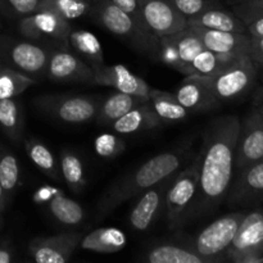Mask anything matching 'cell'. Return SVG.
I'll use <instances>...</instances> for the list:
<instances>
[{"mask_svg":"<svg viewBox=\"0 0 263 263\" xmlns=\"http://www.w3.org/2000/svg\"><path fill=\"white\" fill-rule=\"evenodd\" d=\"M199 36L205 49L215 53H234L249 55L251 36L247 33L230 32V31L208 30L202 27H190Z\"/></svg>","mask_w":263,"mask_h":263,"instance_id":"obj_19","label":"cell"},{"mask_svg":"<svg viewBox=\"0 0 263 263\" xmlns=\"http://www.w3.org/2000/svg\"><path fill=\"white\" fill-rule=\"evenodd\" d=\"M92 82L99 86L112 87L117 91L149 100L151 86L146 84L145 80L136 76L123 64H113V66L100 64L95 67Z\"/></svg>","mask_w":263,"mask_h":263,"instance_id":"obj_16","label":"cell"},{"mask_svg":"<svg viewBox=\"0 0 263 263\" xmlns=\"http://www.w3.org/2000/svg\"><path fill=\"white\" fill-rule=\"evenodd\" d=\"M68 48L73 50L87 64L95 67L104 64V53L99 39L86 30H73L68 36Z\"/></svg>","mask_w":263,"mask_h":263,"instance_id":"obj_23","label":"cell"},{"mask_svg":"<svg viewBox=\"0 0 263 263\" xmlns=\"http://www.w3.org/2000/svg\"><path fill=\"white\" fill-rule=\"evenodd\" d=\"M235 4H239V3H246V2H252V0H233Z\"/></svg>","mask_w":263,"mask_h":263,"instance_id":"obj_47","label":"cell"},{"mask_svg":"<svg viewBox=\"0 0 263 263\" xmlns=\"http://www.w3.org/2000/svg\"><path fill=\"white\" fill-rule=\"evenodd\" d=\"M20 184V164L13 153L0 151V185L5 197L12 194Z\"/></svg>","mask_w":263,"mask_h":263,"instance_id":"obj_34","label":"cell"},{"mask_svg":"<svg viewBox=\"0 0 263 263\" xmlns=\"http://www.w3.org/2000/svg\"><path fill=\"white\" fill-rule=\"evenodd\" d=\"M244 216L246 213L243 212H233L217 218L203 229L186 247L195 252L202 258L203 263L225 261L226 252Z\"/></svg>","mask_w":263,"mask_h":263,"instance_id":"obj_5","label":"cell"},{"mask_svg":"<svg viewBox=\"0 0 263 263\" xmlns=\"http://www.w3.org/2000/svg\"><path fill=\"white\" fill-rule=\"evenodd\" d=\"M81 239V233L41 236L30 241L27 252L37 263H66L80 246Z\"/></svg>","mask_w":263,"mask_h":263,"instance_id":"obj_13","label":"cell"},{"mask_svg":"<svg viewBox=\"0 0 263 263\" xmlns=\"http://www.w3.org/2000/svg\"><path fill=\"white\" fill-rule=\"evenodd\" d=\"M99 100L89 95H41L35 104L41 112L66 123H86L95 120Z\"/></svg>","mask_w":263,"mask_h":263,"instance_id":"obj_7","label":"cell"},{"mask_svg":"<svg viewBox=\"0 0 263 263\" xmlns=\"http://www.w3.org/2000/svg\"><path fill=\"white\" fill-rule=\"evenodd\" d=\"M45 76L57 82H92L94 69L68 46L51 49Z\"/></svg>","mask_w":263,"mask_h":263,"instance_id":"obj_11","label":"cell"},{"mask_svg":"<svg viewBox=\"0 0 263 263\" xmlns=\"http://www.w3.org/2000/svg\"><path fill=\"white\" fill-rule=\"evenodd\" d=\"M175 175L162 180L158 184L153 185L148 190L141 193L143 195L139 198L136 204L131 210L130 216H128V222L134 230L143 233L153 225L156 218L161 213L162 208L164 207L166 193L171 185L172 180H174Z\"/></svg>","mask_w":263,"mask_h":263,"instance_id":"obj_17","label":"cell"},{"mask_svg":"<svg viewBox=\"0 0 263 263\" xmlns=\"http://www.w3.org/2000/svg\"><path fill=\"white\" fill-rule=\"evenodd\" d=\"M168 36L172 40V43H174L181 62H184V63L189 67H192L193 59H194L203 49H205L202 40L199 39V36H198L197 33L194 32V30H192L190 27H186L185 30L179 31V32L174 33V35Z\"/></svg>","mask_w":263,"mask_h":263,"instance_id":"obj_32","label":"cell"},{"mask_svg":"<svg viewBox=\"0 0 263 263\" xmlns=\"http://www.w3.org/2000/svg\"><path fill=\"white\" fill-rule=\"evenodd\" d=\"M257 110H258L259 115H261V116H262V118H263V104L258 105V108H257Z\"/></svg>","mask_w":263,"mask_h":263,"instance_id":"obj_46","label":"cell"},{"mask_svg":"<svg viewBox=\"0 0 263 263\" xmlns=\"http://www.w3.org/2000/svg\"><path fill=\"white\" fill-rule=\"evenodd\" d=\"M256 77V63L249 55H241L215 77H210V81L216 98L222 103L244 94L254 84Z\"/></svg>","mask_w":263,"mask_h":263,"instance_id":"obj_10","label":"cell"},{"mask_svg":"<svg viewBox=\"0 0 263 263\" xmlns=\"http://www.w3.org/2000/svg\"><path fill=\"white\" fill-rule=\"evenodd\" d=\"M12 259V251L8 247H0V263H10Z\"/></svg>","mask_w":263,"mask_h":263,"instance_id":"obj_43","label":"cell"},{"mask_svg":"<svg viewBox=\"0 0 263 263\" xmlns=\"http://www.w3.org/2000/svg\"><path fill=\"white\" fill-rule=\"evenodd\" d=\"M61 176L67 186L73 193H81L86 186L84 164L81 158L71 151H63L61 154Z\"/></svg>","mask_w":263,"mask_h":263,"instance_id":"obj_30","label":"cell"},{"mask_svg":"<svg viewBox=\"0 0 263 263\" xmlns=\"http://www.w3.org/2000/svg\"><path fill=\"white\" fill-rule=\"evenodd\" d=\"M199 181V157L181 172H176L166 193L167 223L170 229H177L184 222L185 215L194 200Z\"/></svg>","mask_w":263,"mask_h":263,"instance_id":"obj_6","label":"cell"},{"mask_svg":"<svg viewBox=\"0 0 263 263\" xmlns=\"http://www.w3.org/2000/svg\"><path fill=\"white\" fill-rule=\"evenodd\" d=\"M91 0H43L39 10H49L67 21L77 20L91 12Z\"/></svg>","mask_w":263,"mask_h":263,"instance_id":"obj_33","label":"cell"},{"mask_svg":"<svg viewBox=\"0 0 263 263\" xmlns=\"http://www.w3.org/2000/svg\"><path fill=\"white\" fill-rule=\"evenodd\" d=\"M149 102L162 121L175 122V121L184 120L187 116V110L177 102L175 94L171 92L151 87Z\"/></svg>","mask_w":263,"mask_h":263,"instance_id":"obj_27","label":"cell"},{"mask_svg":"<svg viewBox=\"0 0 263 263\" xmlns=\"http://www.w3.org/2000/svg\"><path fill=\"white\" fill-rule=\"evenodd\" d=\"M50 51L44 44L0 35V63L35 80L45 76Z\"/></svg>","mask_w":263,"mask_h":263,"instance_id":"obj_4","label":"cell"},{"mask_svg":"<svg viewBox=\"0 0 263 263\" xmlns=\"http://www.w3.org/2000/svg\"><path fill=\"white\" fill-rule=\"evenodd\" d=\"M187 156V148L162 152L113 182L98 202L97 220L107 217L121 204L176 174L186 161Z\"/></svg>","mask_w":263,"mask_h":263,"instance_id":"obj_2","label":"cell"},{"mask_svg":"<svg viewBox=\"0 0 263 263\" xmlns=\"http://www.w3.org/2000/svg\"><path fill=\"white\" fill-rule=\"evenodd\" d=\"M149 263H203L202 258L187 247L161 244L149 249L144 257Z\"/></svg>","mask_w":263,"mask_h":263,"instance_id":"obj_26","label":"cell"},{"mask_svg":"<svg viewBox=\"0 0 263 263\" xmlns=\"http://www.w3.org/2000/svg\"><path fill=\"white\" fill-rule=\"evenodd\" d=\"M95 152L103 158H115L125 152L126 144L123 139L113 135V134H102L95 139Z\"/></svg>","mask_w":263,"mask_h":263,"instance_id":"obj_35","label":"cell"},{"mask_svg":"<svg viewBox=\"0 0 263 263\" xmlns=\"http://www.w3.org/2000/svg\"><path fill=\"white\" fill-rule=\"evenodd\" d=\"M263 159V118L256 109L240 121L238 144L235 151V170Z\"/></svg>","mask_w":263,"mask_h":263,"instance_id":"obj_14","label":"cell"},{"mask_svg":"<svg viewBox=\"0 0 263 263\" xmlns=\"http://www.w3.org/2000/svg\"><path fill=\"white\" fill-rule=\"evenodd\" d=\"M225 261L263 262V208L244 216L225 254Z\"/></svg>","mask_w":263,"mask_h":263,"instance_id":"obj_8","label":"cell"},{"mask_svg":"<svg viewBox=\"0 0 263 263\" xmlns=\"http://www.w3.org/2000/svg\"><path fill=\"white\" fill-rule=\"evenodd\" d=\"M109 2H112L113 4L117 5L120 9H122L123 12L127 13L128 15H131V17H133L134 20L139 23V25L143 26V27H145V28H148L146 27L145 22H144V20H143V14H141V9H140V5H139V0H109Z\"/></svg>","mask_w":263,"mask_h":263,"instance_id":"obj_40","label":"cell"},{"mask_svg":"<svg viewBox=\"0 0 263 263\" xmlns=\"http://www.w3.org/2000/svg\"><path fill=\"white\" fill-rule=\"evenodd\" d=\"M240 120L222 116L210 123L204 133L199 157V181L197 194L185 215L197 218L215 212L226 198L235 170V151Z\"/></svg>","mask_w":263,"mask_h":263,"instance_id":"obj_1","label":"cell"},{"mask_svg":"<svg viewBox=\"0 0 263 263\" xmlns=\"http://www.w3.org/2000/svg\"><path fill=\"white\" fill-rule=\"evenodd\" d=\"M249 57L254 63L263 66V37H251Z\"/></svg>","mask_w":263,"mask_h":263,"instance_id":"obj_41","label":"cell"},{"mask_svg":"<svg viewBox=\"0 0 263 263\" xmlns=\"http://www.w3.org/2000/svg\"><path fill=\"white\" fill-rule=\"evenodd\" d=\"M234 14L240 18L246 25L253 17L263 14V0H252V2L235 4L234 5Z\"/></svg>","mask_w":263,"mask_h":263,"instance_id":"obj_38","label":"cell"},{"mask_svg":"<svg viewBox=\"0 0 263 263\" xmlns=\"http://www.w3.org/2000/svg\"><path fill=\"white\" fill-rule=\"evenodd\" d=\"M171 3L186 18L194 17L202 13L203 10L212 7V3L210 0H171Z\"/></svg>","mask_w":263,"mask_h":263,"instance_id":"obj_37","label":"cell"},{"mask_svg":"<svg viewBox=\"0 0 263 263\" xmlns=\"http://www.w3.org/2000/svg\"><path fill=\"white\" fill-rule=\"evenodd\" d=\"M12 13L18 17L32 14L37 12L43 0H4Z\"/></svg>","mask_w":263,"mask_h":263,"instance_id":"obj_39","label":"cell"},{"mask_svg":"<svg viewBox=\"0 0 263 263\" xmlns=\"http://www.w3.org/2000/svg\"><path fill=\"white\" fill-rule=\"evenodd\" d=\"M5 203H7V197H5L2 185H0V212L5 208Z\"/></svg>","mask_w":263,"mask_h":263,"instance_id":"obj_45","label":"cell"},{"mask_svg":"<svg viewBox=\"0 0 263 263\" xmlns=\"http://www.w3.org/2000/svg\"><path fill=\"white\" fill-rule=\"evenodd\" d=\"M35 84L36 80L32 77L0 63V99L18 97Z\"/></svg>","mask_w":263,"mask_h":263,"instance_id":"obj_31","label":"cell"},{"mask_svg":"<svg viewBox=\"0 0 263 263\" xmlns=\"http://www.w3.org/2000/svg\"><path fill=\"white\" fill-rule=\"evenodd\" d=\"M48 210L58 222L63 225H79L84 220V210L76 200L66 197L61 190H55L48 200Z\"/></svg>","mask_w":263,"mask_h":263,"instance_id":"obj_25","label":"cell"},{"mask_svg":"<svg viewBox=\"0 0 263 263\" xmlns=\"http://www.w3.org/2000/svg\"><path fill=\"white\" fill-rule=\"evenodd\" d=\"M0 128L12 141L17 143L22 139V108L13 98L0 99Z\"/></svg>","mask_w":263,"mask_h":263,"instance_id":"obj_28","label":"cell"},{"mask_svg":"<svg viewBox=\"0 0 263 263\" xmlns=\"http://www.w3.org/2000/svg\"><path fill=\"white\" fill-rule=\"evenodd\" d=\"M146 99H143L140 97L117 91L99 103L95 120L99 125H112L115 121H117L118 118L125 116L133 108L141 104Z\"/></svg>","mask_w":263,"mask_h":263,"instance_id":"obj_24","label":"cell"},{"mask_svg":"<svg viewBox=\"0 0 263 263\" xmlns=\"http://www.w3.org/2000/svg\"><path fill=\"white\" fill-rule=\"evenodd\" d=\"M192 67L194 68L195 73L202 74L207 77H215L216 74L222 71L220 62H218L217 53L210 50V49H203L192 62Z\"/></svg>","mask_w":263,"mask_h":263,"instance_id":"obj_36","label":"cell"},{"mask_svg":"<svg viewBox=\"0 0 263 263\" xmlns=\"http://www.w3.org/2000/svg\"><path fill=\"white\" fill-rule=\"evenodd\" d=\"M247 32L251 37H263V14L253 17L246 23Z\"/></svg>","mask_w":263,"mask_h":263,"instance_id":"obj_42","label":"cell"},{"mask_svg":"<svg viewBox=\"0 0 263 263\" xmlns=\"http://www.w3.org/2000/svg\"><path fill=\"white\" fill-rule=\"evenodd\" d=\"M139 5L146 27L159 37L187 27V18L175 8L171 0H139Z\"/></svg>","mask_w":263,"mask_h":263,"instance_id":"obj_12","label":"cell"},{"mask_svg":"<svg viewBox=\"0 0 263 263\" xmlns=\"http://www.w3.org/2000/svg\"><path fill=\"white\" fill-rule=\"evenodd\" d=\"M126 235L117 228H99L86 236H82L80 247L85 251L97 252L103 254H112L125 248Z\"/></svg>","mask_w":263,"mask_h":263,"instance_id":"obj_22","label":"cell"},{"mask_svg":"<svg viewBox=\"0 0 263 263\" xmlns=\"http://www.w3.org/2000/svg\"><path fill=\"white\" fill-rule=\"evenodd\" d=\"M162 123L163 121L157 115L151 102L145 100L133 108L125 116L115 121L112 123V127L118 134H134L139 131L154 130V128L161 127Z\"/></svg>","mask_w":263,"mask_h":263,"instance_id":"obj_20","label":"cell"},{"mask_svg":"<svg viewBox=\"0 0 263 263\" xmlns=\"http://www.w3.org/2000/svg\"><path fill=\"white\" fill-rule=\"evenodd\" d=\"M21 36L35 43L68 46V36L72 30L69 21L49 10H37L20 20L17 27Z\"/></svg>","mask_w":263,"mask_h":263,"instance_id":"obj_9","label":"cell"},{"mask_svg":"<svg viewBox=\"0 0 263 263\" xmlns=\"http://www.w3.org/2000/svg\"><path fill=\"white\" fill-rule=\"evenodd\" d=\"M254 104L256 105L263 104V86L259 87V89L257 90L256 95H254Z\"/></svg>","mask_w":263,"mask_h":263,"instance_id":"obj_44","label":"cell"},{"mask_svg":"<svg viewBox=\"0 0 263 263\" xmlns=\"http://www.w3.org/2000/svg\"><path fill=\"white\" fill-rule=\"evenodd\" d=\"M175 97L187 112H208L221 105L211 86L210 77L198 73L185 76Z\"/></svg>","mask_w":263,"mask_h":263,"instance_id":"obj_15","label":"cell"},{"mask_svg":"<svg viewBox=\"0 0 263 263\" xmlns=\"http://www.w3.org/2000/svg\"><path fill=\"white\" fill-rule=\"evenodd\" d=\"M187 27H202L208 30L247 32V26L234 13L211 7L194 17L187 18Z\"/></svg>","mask_w":263,"mask_h":263,"instance_id":"obj_21","label":"cell"},{"mask_svg":"<svg viewBox=\"0 0 263 263\" xmlns=\"http://www.w3.org/2000/svg\"><path fill=\"white\" fill-rule=\"evenodd\" d=\"M25 148L31 162L41 172H44L46 176L51 177L53 180L61 179V171L57 164L55 157L53 156L51 151L45 144L36 139H31V140H25Z\"/></svg>","mask_w":263,"mask_h":263,"instance_id":"obj_29","label":"cell"},{"mask_svg":"<svg viewBox=\"0 0 263 263\" xmlns=\"http://www.w3.org/2000/svg\"><path fill=\"white\" fill-rule=\"evenodd\" d=\"M94 17L105 30L127 44L138 53L151 58H158L161 44L159 36L139 25L131 15L109 0H97Z\"/></svg>","mask_w":263,"mask_h":263,"instance_id":"obj_3","label":"cell"},{"mask_svg":"<svg viewBox=\"0 0 263 263\" xmlns=\"http://www.w3.org/2000/svg\"><path fill=\"white\" fill-rule=\"evenodd\" d=\"M263 199V159L239 170L229 187L226 200L230 205H248Z\"/></svg>","mask_w":263,"mask_h":263,"instance_id":"obj_18","label":"cell"}]
</instances>
